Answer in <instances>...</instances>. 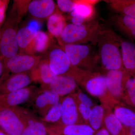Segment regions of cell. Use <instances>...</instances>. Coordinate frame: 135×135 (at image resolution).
<instances>
[{
    "label": "cell",
    "mask_w": 135,
    "mask_h": 135,
    "mask_svg": "<svg viewBox=\"0 0 135 135\" xmlns=\"http://www.w3.org/2000/svg\"><path fill=\"white\" fill-rule=\"evenodd\" d=\"M108 93L116 101L121 102L126 82L130 75L125 69L104 73Z\"/></svg>",
    "instance_id": "cell-11"
},
{
    "label": "cell",
    "mask_w": 135,
    "mask_h": 135,
    "mask_svg": "<svg viewBox=\"0 0 135 135\" xmlns=\"http://www.w3.org/2000/svg\"><path fill=\"white\" fill-rule=\"evenodd\" d=\"M94 135H111L110 133L104 128H103L101 129L95 133Z\"/></svg>",
    "instance_id": "cell-36"
},
{
    "label": "cell",
    "mask_w": 135,
    "mask_h": 135,
    "mask_svg": "<svg viewBox=\"0 0 135 135\" xmlns=\"http://www.w3.org/2000/svg\"><path fill=\"white\" fill-rule=\"evenodd\" d=\"M1 24H0V41H1Z\"/></svg>",
    "instance_id": "cell-40"
},
{
    "label": "cell",
    "mask_w": 135,
    "mask_h": 135,
    "mask_svg": "<svg viewBox=\"0 0 135 135\" xmlns=\"http://www.w3.org/2000/svg\"><path fill=\"white\" fill-rule=\"evenodd\" d=\"M111 109L126 132L131 128L135 127V111L133 109L118 101L114 102Z\"/></svg>",
    "instance_id": "cell-19"
},
{
    "label": "cell",
    "mask_w": 135,
    "mask_h": 135,
    "mask_svg": "<svg viewBox=\"0 0 135 135\" xmlns=\"http://www.w3.org/2000/svg\"><path fill=\"white\" fill-rule=\"evenodd\" d=\"M33 82L32 72L12 74L0 83V93L5 95L29 86Z\"/></svg>",
    "instance_id": "cell-15"
},
{
    "label": "cell",
    "mask_w": 135,
    "mask_h": 135,
    "mask_svg": "<svg viewBox=\"0 0 135 135\" xmlns=\"http://www.w3.org/2000/svg\"><path fill=\"white\" fill-rule=\"evenodd\" d=\"M42 59L41 56L19 53L11 58L3 60L4 72L0 81L6 79L9 73L12 75L32 72Z\"/></svg>",
    "instance_id": "cell-8"
},
{
    "label": "cell",
    "mask_w": 135,
    "mask_h": 135,
    "mask_svg": "<svg viewBox=\"0 0 135 135\" xmlns=\"http://www.w3.org/2000/svg\"><path fill=\"white\" fill-rule=\"evenodd\" d=\"M39 88L29 86L4 95L0 98V108H14L30 106Z\"/></svg>",
    "instance_id": "cell-9"
},
{
    "label": "cell",
    "mask_w": 135,
    "mask_h": 135,
    "mask_svg": "<svg viewBox=\"0 0 135 135\" xmlns=\"http://www.w3.org/2000/svg\"><path fill=\"white\" fill-rule=\"evenodd\" d=\"M8 1H0V24H1L5 19V11Z\"/></svg>",
    "instance_id": "cell-35"
},
{
    "label": "cell",
    "mask_w": 135,
    "mask_h": 135,
    "mask_svg": "<svg viewBox=\"0 0 135 135\" xmlns=\"http://www.w3.org/2000/svg\"><path fill=\"white\" fill-rule=\"evenodd\" d=\"M26 108H0V127L8 135H22L26 126Z\"/></svg>",
    "instance_id": "cell-7"
},
{
    "label": "cell",
    "mask_w": 135,
    "mask_h": 135,
    "mask_svg": "<svg viewBox=\"0 0 135 135\" xmlns=\"http://www.w3.org/2000/svg\"><path fill=\"white\" fill-rule=\"evenodd\" d=\"M103 27L95 19L81 24H67L57 39L59 45L90 44L96 46Z\"/></svg>",
    "instance_id": "cell-2"
},
{
    "label": "cell",
    "mask_w": 135,
    "mask_h": 135,
    "mask_svg": "<svg viewBox=\"0 0 135 135\" xmlns=\"http://www.w3.org/2000/svg\"><path fill=\"white\" fill-rule=\"evenodd\" d=\"M119 37L113 29L104 27L99 35L97 45L103 73L112 70L125 69Z\"/></svg>",
    "instance_id": "cell-1"
},
{
    "label": "cell",
    "mask_w": 135,
    "mask_h": 135,
    "mask_svg": "<svg viewBox=\"0 0 135 135\" xmlns=\"http://www.w3.org/2000/svg\"><path fill=\"white\" fill-rule=\"evenodd\" d=\"M56 9L55 3L52 0L30 1L28 6L29 13L40 19L49 18Z\"/></svg>",
    "instance_id": "cell-20"
},
{
    "label": "cell",
    "mask_w": 135,
    "mask_h": 135,
    "mask_svg": "<svg viewBox=\"0 0 135 135\" xmlns=\"http://www.w3.org/2000/svg\"><path fill=\"white\" fill-rule=\"evenodd\" d=\"M40 87L55 92L61 98L75 94L79 89L74 79L64 75H57L50 84Z\"/></svg>",
    "instance_id": "cell-14"
},
{
    "label": "cell",
    "mask_w": 135,
    "mask_h": 135,
    "mask_svg": "<svg viewBox=\"0 0 135 135\" xmlns=\"http://www.w3.org/2000/svg\"><path fill=\"white\" fill-rule=\"evenodd\" d=\"M104 110L103 105H96L92 108L88 125L95 133L104 128Z\"/></svg>",
    "instance_id": "cell-28"
},
{
    "label": "cell",
    "mask_w": 135,
    "mask_h": 135,
    "mask_svg": "<svg viewBox=\"0 0 135 135\" xmlns=\"http://www.w3.org/2000/svg\"><path fill=\"white\" fill-rule=\"evenodd\" d=\"M104 110V128L111 135H127L124 128L109 105L103 104Z\"/></svg>",
    "instance_id": "cell-23"
},
{
    "label": "cell",
    "mask_w": 135,
    "mask_h": 135,
    "mask_svg": "<svg viewBox=\"0 0 135 135\" xmlns=\"http://www.w3.org/2000/svg\"><path fill=\"white\" fill-rule=\"evenodd\" d=\"M4 72V64L3 60L0 57V81L2 78Z\"/></svg>",
    "instance_id": "cell-37"
},
{
    "label": "cell",
    "mask_w": 135,
    "mask_h": 135,
    "mask_svg": "<svg viewBox=\"0 0 135 135\" xmlns=\"http://www.w3.org/2000/svg\"><path fill=\"white\" fill-rule=\"evenodd\" d=\"M46 126L50 135H94L95 133L88 124L85 123Z\"/></svg>",
    "instance_id": "cell-17"
},
{
    "label": "cell",
    "mask_w": 135,
    "mask_h": 135,
    "mask_svg": "<svg viewBox=\"0 0 135 135\" xmlns=\"http://www.w3.org/2000/svg\"><path fill=\"white\" fill-rule=\"evenodd\" d=\"M99 1L97 0H79L75 9L70 12V18L72 23L81 24L95 19V5Z\"/></svg>",
    "instance_id": "cell-13"
},
{
    "label": "cell",
    "mask_w": 135,
    "mask_h": 135,
    "mask_svg": "<svg viewBox=\"0 0 135 135\" xmlns=\"http://www.w3.org/2000/svg\"><path fill=\"white\" fill-rule=\"evenodd\" d=\"M67 25L65 18L57 9L48 19L47 26L49 34L53 38L58 39Z\"/></svg>",
    "instance_id": "cell-25"
},
{
    "label": "cell",
    "mask_w": 135,
    "mask_h": 135,
    "mask_svg": "<svg viewBox=\"0 0 135 135\" xmlns=\"http://www.w3.org/2000/svg\"><path fill=\"white\" fill-rule=\"evenodd\" d=\"M60 102L62 115L59 125L68 126L84 123L78 110L74 94L62 98Z\"/></svg>",
    "instance_id": "cell-12"
},
{
    "label": "cell",
    "mask_w": 135,
    "mask_h": 135,
    "mask_svg": "<svg viewBox=\"0 0 135 135\" xmlns=\"http://www.w3.org/2000/svg\"><path fill=\"white\" fill-rule=\"evenodd\" d=\"M30 1H14L11 11L16 15L19 22L21 18L28 10V6Z\"/></svg>",
    "instance_id": "cell-31"
},
{
    "label": "cell",
    "mask_w": 135,
    "mask_h": 135,
    "mask_svg": "<svg viewBox=\"0 0 135 135\" xmlns=\"http://www.w3.org/2000/svg\"><path fill=\"white\" fill-rule=\"evenodd\" d=\"M39 27L36 22H33L18 30L17 41L20 53H23L36 36L39 30Z\"/></svg>",
    "instance_id": "cell-22"
},
{
    "label": "cell",
    "mask_w": 135,
    "mask_h": 135,
    "mask_svg": "<svg viewBox=\"0 0 135 135\" xmlns=\"http://www.w3.org/2000/svg\"><path fill=\"white\" fill-rule=\"evenodd\" d=\"M57 7L62 12H71L74 10L79 2V0H57Z\"/></svg>",
    "instance_id": "cell-32"
},
{
    "label": "cell",
    "mask_w": 135,
    "mask_h": 135,
    "mask_svg": "<svg viewBox=\"0 0 135 135\" xmlns=\"http://www.w3.org/2000/svg\"><path fill=\"white\" fill-rule=\"evenodd\" d=\"M61 98L55 92L40 87L30 105L31 110L40 119L52 107L59 103Z\"/></svg>",
    "instance_id": "cell-10"
},
{
    "label": "cell",
    "mask_w": 135,
    "mask_h": 135,
    "mask_svg": "<svg viewBox=\"0 0 135 135\" xmlns=\"http://www.w3.org/2000/svg\"><path fill=\"white\" fill-rule=\"evenodd\" d=\"M32 73L34 82L38 83L41 86L50 84L57 76L51 70L47 58L42 59Z\"/></svg>",
    "instance_id": "cell-24"
},
{
    "label": "cell",
    "mask_w": 135,
    "mask_h": 135,
    "mask_svg": "<svg viewBox=\"0 0 135 135\" xmlns=\"http://www.w3.org/2000/svg\"><path fill=\"white\" fill-rule=\"evenodd\" d=\"M74 94L75 99L78 102L86 105L92 108L96 105L91 98L88 96L86 94L82 92L80 89L75 94Z\"/></svg>",
    "instance_id": "cell-34"
},
{
    "label": "cell",
    "mask_w": 135,
    "mask_h": 135,
    "mask_svg": "<svg viewBox=\"0 0 135 135\" xmlns=\"http://www.w3.org/2000/svg\"><path fill=\"white\" fill-rule=\"evenodd\" d=\"M22 135H50L45 123L33 113L27 120Z\"/></svg>",
    "instance_id": "cell-27"
},
{
    "label": "cell",
    "mask_w": 135,
    "mask_h": 135,
    "mask_svg": "<svg viewBox=\"0 0 135 135\" xmlns=\"http://www.w3.org/2000/svg\"><path fill=\"white\" fill-rule=\"evenodd\" d=\"M123 67L131 77L135 79V42L119 36Z\"/></svg>",
    "instance_id": "cell-16"
},
{
    "label": "cell",
    "mask_w": 135,
    "mask_h": 135,
    "mask_svg": "<svg viewBox=\"0 0 135 135\" xmlns=\"http://www.w3.org/2000/svg\"><path fill=\"white\" fill-rule=\"evenodd\" d=\"M126 133L127 135H135V127L128 129Z\"/></svg>",
    "instance_id": "cell-38"
},
{
    "label": "cell",
    "mask_w": 135,
    "mask_h": 135,
    "mask_svg": "<svg viewBox=\"0 0 135 135\" xmlns=\"http://www.w3.org/2000/svg\"><path fill=\"white\" fill-rule=\"evenodd\" d=\"M53 38L49 34L39 30L29 46L22 53L35 55L44 53L55 44Z\"/></svg>",
    "instance_id": "cell-18"
},
{
    "label": "cell",
    "mask_w": 135,
    "mask_h": 135,
    "mask_svg": "<svg viewBox=\"0 0 135 135\" xmlns=\"http://www.w3.org/2000/svg\"><path fill=\"white\" fill-rule=\"evenodd\" d=\"M19 22L16 14L11 11L1 29L0 57L3 60L18 54L19 48L17 41V28Z\"/></svg>",
    "instance_id": "cell-5"
},
{
    "label": "cell",
    "mask_w": 135,
    "mask_h": 135,
    "mask_svg": "<svg viewBox=\"0 0 135 135\" xmlns=\"http://www.w3.org/2000/svg\"><path fill=\"white\" fill-rule=\"evenodd\" d=\"M104 1L117 14L135 18V0H105Z\"/></svg>",
    "instance_id": "cell-26"
},
{
    "label": "cell",
    "mask_w": 135,
    "mask_h": 135,
    "mask_svg": "<svg viewBox=\"0 0 135 135\" xmlns=\"http://www.w3.org/2000/svg\"><path fill=\"white\" fill-rule=\"evenodd\" d=\"M50 49L46 58L52 72L56 75L72 77L79 84L87 71L73 65L66 53L59 45L54 44Z\"/></svg>",
    "instance_id": "cell-4"
},
{
    "label": "cell",
    "mask_w": 135,
    "mask_h": 135,
    "mask_svg": "<svg viewBox=\"0 0 135 135\" xmlns=\"http://www.w3.org/2000/svg\"><path fill=\"white\" fill-rule=\"evenodd\" d=\"M111 23L115 27L135 42V18L116 14L111 17Z\"/></svg>",
    "instance_id": "cell-21"
},
{
    "label": "cell",
    "mask_w": 135,
    "mask_h": 135,
    "mask_svg": "<svg viewBox=\"0 0 135 135\" xmlns=\"http://www.w3.org/2000/svg\"><path fill=\"white\" fill-rule=\"evenodd\" d=\"M0 135H8L7 134H5V133H3L2 131H0Z\"/></svg>",
    "instance_id": "cell-39"
},
{
    "label": "cell",
    "mask_w": 135,
    "mask_h": 135,
    "mask_svg": "<svg viewBox=\"0 0 135 135\" xmlns=\"http://www.w3.org/2000/svg\"><path fill=\"white\" fill-rule=\"evenodd\" d=\"M94 46L90 44H71L60 46L73 65L84 71H98L99 60L98 50Z\"/></svg>",
    "instance_id": "cell-3"
},
{
    "label": "cell",
    "mask_w": 135,
    "mask_h": 135,
    "mask_svg": "<svg viewBox=\"0 0 135 135\" xmlns=\"http://www.w3.org/2000/svg\"><path fill=\"white\" fill-rule=\"evenodd\" d=\"M79 86L99 99L101 104L112 107L116 100L108 93L104 74L99 71H88Z\"/></svg>",
    "instance_id": "cell-6"
},
{
    "label": "cell",
    "mask_w": 135,
    "mask_h": 135,
    "mask_svg": "<svg viewBox=\"0 0 135 135\" xmlns=\"http://www.w3.org/2000/svg\"><path fill=\"white\" fill-rule=\"evenodd\" d=\"M62 115L60 101L52 107L44 117L40 119L46 126L59 125Z\"/></svg>",
    "instance_id": "cell-29"
},
{
    "label": "cell",
    "mask_w": 135,
    "mask_h": 135,
    "mask_svg": "<svg viewBox=\"0 0 135 135\" xmlns=\"http://www.w3.org/2000/svg\"><path fill=\"white\" fill-rule=\"evenodd\" d=\"M76 101L77 108L81 118L82 119L84 123L88 124V121L91 113L92 108L86 105L78 102L76 99Z\"/></svg>",
    "instance_id": "cell-33"
},
{
    "label": "cell",
    "mask_w": 135,
    "mask_h": 135,
    "mask_svg": "<svg viewBox=\"0 0 135 135\" xmlns=\"http://www.w3.org/2000/svg\"><path fill=\"white\" fill-rule=\"evenodd\" d=\"M121 102L135 111V79L130 77L125 86Z\"/></svg>",
    "instance_id": "cell-30"
}]
</instances>
